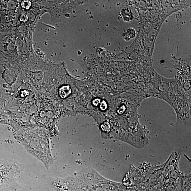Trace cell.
Segmentation results:
<instances>
[{
  "label": "cell",
  "instance_id": "obj_1",
  "mask_svg": "<svg viewBox=\"0 0 191 191\" xmlns=\"http://www.w3.org/2000/svg\"><path fill=\"white\" fill-rule=\"evenodd\" d=\"M40 129H24L19 131L16 138L29 154L43 163L49 170L54 163L49 138Z\"/></svg>",
  "mask_w": 191,
  "mask_h": 191
},
{
  "label": "cell",
  "instance_id": "obj_2",
  "mask_svg": "<svg viewBox=\"0 0 191 191\" xmlns=\"http://www.w3.org/2000/svg\"><path fill=\"white\" fill-rule=\"evenodd\" d=\"M21 172L19 167L10 160H0V191H9L18 187L16 176Z\"/></svg>",
  "mask_w": 191,
  "mask_h": 191
},
{
  "label": "cell",
  "instance_id": "obj_3",
  "mask_svg": "<svg viewBox=\"0 0 191 191\" xmlns=\"http://www.w3.org/2000/svg\"><path fill=\"white\" fill-rule=\"evenodd\" d=\"M122 15L124 20L129 21L132 20L133 14L131 10L129 9L125 8L121 11Z\"/></svg>",
  "mask_w": 191,
  "mask_h": 191
},
{
  "label": "cell",
  "instance_id": "obj_4",
  "mask_svg": "<svg viewBox=\"0 0 191 191\" xmlns=\"http://www.w3.org/2000/svg\"><path fill=\"white\" fill-rule=\"evenodd\" d=\"M136 33L134 29L130 28L128 29L127 32H125L124 35V37L126 40L128 41L130 39L134 38L135 37Z\"/></svg>",
  "mask_w": 191,
  "mask_h": 191
}]
</instances>
